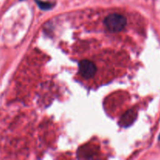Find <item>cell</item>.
<instances>
[{
  "mask_svg": "<svg viewBox=\"0 0 160 160\" xmlns=\"http://www.w3.org/2000/svg\"><path fill=\"white\" fill-rule=\"evenodd\" d=\"M79 73L82 78L85 79H91L95 76L97 71V67L92 61L83 59L78 64Z\"/></svg>",
  "mask_w": 160,
  "mask_h": 160,
  "instance_id": "2",
  "label": "cell"
},
{
  "mask_svg": "<svg viewBox=\"0 0 160 160\" xmlns=\"http://www.w3.org/2000/svg\"><path fill=\"white\" fill-rule=\"evenodd\" d=\"M36 3H37L38 6H39V8L43 10H47V9H50L53 7L54 4L51 2H44L41 1V0H35Z\"/></svg>",
  "mask_w": 160,
  "mask_h": 160,
  "instance_id": "3",
  "label": "cell"
},
{
  "mask_svg": "<svg viewBox=\"0 0 160 160\" xmlns=\"http://www.w3.org/2000/svg\"><path fill=\"white\" fill-rule=\"evenodd\" d=\"M104 24L109 31L117 33L124 29L127 25V19L121 14L112 13L106 17Z\"/></svg>",
  "mask_w": 160,
  "mask_h": 160,
  "instance_id": "1",
  "label": "cell"
}]
</instances>
